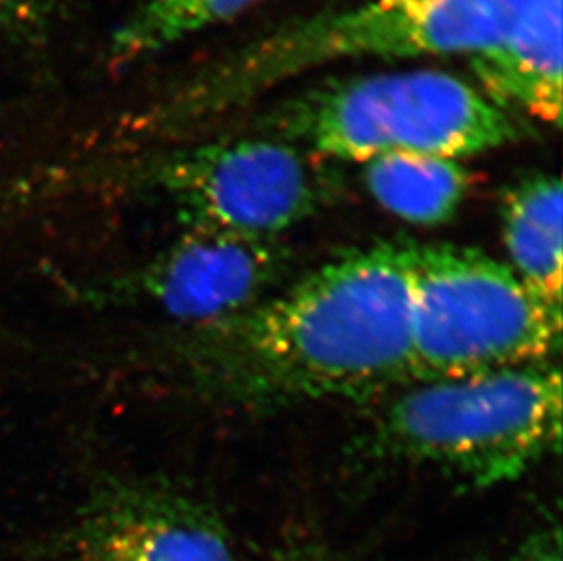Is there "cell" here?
I'll use <instances>...</instances> for the list:
<instances>
[{
	"label": "cell",
	"mask_w": 563,
	"mask_h": 561,
	"mask_svg": "<svg viewBox=\"0 0 563 561\" xmlns=\"http://www.w3.org/2000/svg\"><path fill=\"white\" fill-rule=\"evenodd\" d=\"M562 440V372L549 361L407 383L377 408L368 460L431 466L467 487L515 482Z\"/></svg>",
	"instance_id": "3957f363"
},
{
	"label": "cell",
	"mask_w": 563,
	"mask_h": 561,
	"mask_svg": "<svg viewBox=\"0 0 563 561\" xmlns=\"http://www.w3.org/2000/svg\"><path fill=\"white\" fill-rule=\"evenodd\" d=\"M255 0H143L115 32L112 58L135 63L152 57L194 33L229 21Z\"/></svg>",
	"instance_id": "7c38bea8"
},
{
	"label": "cell",
	"mask_w": 563,
	"mask_h": 561,
	"mask_svg": "<svg viewBox=\"0 0 563 561\" xmlns=\"http://www.w3.org/2000/svg\"><path fill=\"white\" fill-rule=\"evenodd\" d=\"M60 0H0V32L33 26L48 16Z\"/></svg>",
	"instance_id": "5bb4252c"
},
{
	"label": "cell",
	"mask_w": 563,
	"mask_h": 561,
	"mask_svg": "<svg viewBox=\"0 0 563 561\" xmlns=\"http://www.w3.org/2000/svg\"><path fill=\"white\" fill-rule=\"evenodd\" d=\"M505 561H563L559 521L549 519L548 524L529 532Z\"/></svg>",
	"instance_id": "4fadbf2b"
},
{
	"label": "cell",
	"mask_w": 563,
	"mask_h": 561,
	"mask_svg": "<svg viewBox=\"0 0 563 561\" xmlns=\"http://www.w3.org/2000/svg\"><path fill=\"white\" fill-rule=\"evenodd\" d=\"M374 201L407 223L437 227L456 216L471 175L460 161L434 155L387 154L363 163Z\"/></svg>",
	"instance_id": "8fae6325"
},
{
	"label": "cell",
	"mask_w": 563,
	"mask_h": 561,
	"mask_svg": "<svg viewBox=\"0 0 563 561\" xmlns=\"http://www.w3.org/2000/svg\"><path fill=\"white\" fill-rule=\"evenodd\" d=\"M71 561H235L218 513L161 483L124 480L99 488L71 536Z\"/></svg>",
	"instance_id": "ba28073f"
},
{
	"label": "cell",
	"mask_w": 563,
	"mask_h": 561,
	"mask_svg": "<svg viewBox=\"0 0 563 561\" xmlns=\"http://www.w3.org/2000/svg\"><path fill=\"white\" fill-rule=\"evenodd\" d=\"M562 180L526 175L501 197V238L509 266L529 288L562 307Z\"/></svg>",
	"instance_id": "30bf717a"
},
{
	"label": "cell",
	"mask_w": 563,
	"mask_h": 561,
	"mask_svg": "<svg viewBox=\"0 0 563 561\" xmlns=\"http://www.w3.org/2000/svg\"><path fill=\"white\" fill-rule=\"evenodd\" d=\"M532 0H367L277 28L199 75L166 121L229 112L287 80L349 58L473 55L493 48Z\"/></svg>",
	"instance_id": "7a4b0ae2"
},
{
	"label": "cell",
	"mask_w": 563,
	"mask_h": 561,
	"mask_svg": "<svg viewBox=\"0 0 563 561\" xmlns=\"http://www.w3.org/2000/svg\"><path fill=\"white\" fill-rule=\"evenodd\" d=\"M323 157L285 139H223L170 155L157 183L187 228L282 239L329 205Z\"/></svg>",
	"instance_id": "8992f818"
},
{
	"label": "cell",
	"mask_w": 563,
	"mask_h": 561,
	"mask_svg": "<svg viewBox=\"0 0 563 561\" xmlns=\"http://www.w3.org/2000/svg\"><path fill=\"white\" fill-rule=\"evenodd\" d=\"M562 0H532L493 48L471 57L482 91L505 112L562 121Z\"/></svg>",
	"instance_id": "9c48e42d"
},
{
	"label": "cell",
	"mask_w": 563,
	"mask_h": 561,
	"mask_svg": "<svg viewBox=\"0 0 563 561\" xmlns=\"http://www.w3.org/2000/svg\"><path fill=\"white\" fill-rule=\"evenodd\" d=\"M191 377L241 408L365 399L410 380L409 243L352 250L249 312L194 330Z\"/></svg>",
	"instance_id": "6da1fadb"
},
{
	"label": "cell",
	"mask_w": 563,
	"mask_h": 561,
	"mask_svg": "<svg viewBox=\"0 0 563 561\" xmlns=\"http://www.w3.org/2000/svg\"><path fill=\"white\" fill-rule=\"evenodd\" d=\"M410 383L478 376L559 354L562 307L482 250L409 243Z\"/></svg>",
	"instance_id": "5b68a950"
},
{
	"label": "cell",
	"mask_w": 563,
	"mask_h": 561,
	"mask_svg": "<svg viewBox=\"0 0 563 561\" xmlns=\"http://www.w3.org/2000/svg\"><path fill=\"white\" fill-rule=\"evenodd\" d=\"M268 135L327 160L387 154L463 160L521 138L515 116L441 69H398L313 86L263 117Z\"/></svg>",
	"instance_id": "277c9868"
},
{
	"label": "cell",
	"mask_w": 563,
	"mask_h": 561,
	"mask_svg": "<svg viewBox=\"0 0 563 561\" xmlns=\"http://www.w3.org/2000/svg\"><path fill=\"white\" fill-rule=\"evenodd\" d=\"M288 271L290 252L282 239L185 228L133 286L161 312L199 330L249 312L276 294Z\"/></svg>",
	"instance_id": "52a82bcc"
},
{
	"label": "cell",
	"mask_w": 563,
	"mask_h": 561,
	"mask_svg": "<svg viewBox=\"0 0 563 561\" xmlns=\"http://www.w3.org/2000/svg\"><path fill=\"white\" fill-rule=\"evenodd\" d=\"M261 561H321L318 558L307 557V554H282V557L266 558Z\"/></svg>",
	"instance_id": "9a60e30c"
}]
</instances>
